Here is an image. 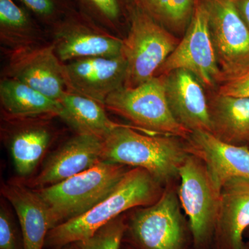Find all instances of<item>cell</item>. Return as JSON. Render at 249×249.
<instances>
[{
  "mask_svg": "<svg viewBox=\"0 0 249 249\" xmlns=\"http://www.w3.org/2000/svg\"><path fill=\"white\" fill-rule=\"evenodd\" d=\"M246 232H247V233H248L249 235V229H248V230H247V231Z\"/></svg>",
  "mask_w": 249,
  "mask_h": 249,
  "instance_id": "32",
  "label": "cell"
},
{
  "mask_svg": "<svg viewBox=\"0 0 249 249\" xmlns=\"http://www.w3.org/2000/svg\"><path fill=\"white\" fill-rule=\"evenodd\" d=\"M208 101L211 134L228 143L247 145L249 140V98L215 93Z\"/></svg>",
  "mask_w": 249,
  "mask_h": 249,
  "instance_id": "21",
  "label": "cell"
},
{
  "mask_svg": "<svg viewBox=\"0 0 249 249\" xmlns=\"http://www.w3.org/2000/svg\"><path fill=\"white\" fill-rule=\"evenodd\" d=\"M127 229V222L120 215L101 227L86 240L73 244L74 249H119Z\"/></svg>",
  "mask_w": 249,
  "mask_h": 249,
  "instance_id": "25",
  "label": "cell"
},
{
  "mask_svg": "<svg viewBox=\"0 0 249 249\" xmlns=\"http://www.w3.org/2000/svg\"><path fill=\"white\" fill-rule=\"evenodd\" d=\"M188 153L200 159L219 190L233 178L249 179V147L219 140L205 131H193L186 139Z\"/></svg>",
  "mask_w": 249,
  "mask_h": 249,
  "instance_id": "13",
  "label": "cell"
},
{
  "mask_svg": "<svg viewBox=\"0 0 249 249\" xmlns=\"http://www.w3.org/2000/svg\"><path fill=\"white\" fill-rule=\"evenodd\" d=\"M188 231L178 194L168 186L153 204L134 213L125 234L137 249H188Z\"/></svg>",
  "mask_w": 249,
  "mask_h": 249,
  "instance_id": "7",
  "label": "cell"
},
{
  "mask_svg": "<svg viewBox=\"0 0 249 249\" xmlns=\"http://www.w3.org/2000/svg\"><path fill=\"white\" fill-rule=\"evenodd\" d=\"M104 106L150 134L186 140L192 132L178 124L170 111L163 76L153 77L136 88L122 87L109 95Z\"/></svg>",
  "mask_w": 249,
  "mask_h": 249,
  "instance_id": "5",
  "label": "cell"
},
{
  "mask_svg": "<svg viewBox=\"0 0 249 249\" xmlns=\"http://www.w3.org/2000/svg\"><path fill=\"white\" fill-rule=\"evenodd\" d=\"M0 103L5 120L59 117L62 111L59 101L9 78L0 80Z\"/></svg>",
  "mask_w": 249,
  "mask_h": 249,
  "instance_id": "20",
  "label": "cell"
},
{
  "mask_svg": "<svg viewBox=\"0 0 249 249\" xmlns=\"http://www.w3.org/2000/svg\"><path fill=\"white\" fill-rule=\"evenodd\" d=\"M249 229V179L233 178L221 189L213 242L215 249H244Z\"/></svg>",
  "mask_w": 249,
  "mask_h": 249,
  "instance_id": "16",
  "label": "cell"
},
{
  "mask_svg": "<svg viewBox=\"0 0 249 249\" xmlns=\"http://www.w3.org/2000/svg\"><path fill=\"white\" fill-rule=\"evenodd\" d=\"M48 30L76 9L73 0H16Z\"/></svg>",
  "mask_w": 249,
  "mask_h": 249,
  "instance_id": "24",
  "label": "cell"
},
{
  "mask_svg": "<svg viewBox=\"0 0 249 249\" xmlns=\"http://www.w3.org/2000/svg\"><path fill=\"white\" fill-rule=\"evenodd\" d=\"M246 249L245 247V249Z\"/></svg>",
  "mask_w": 249,
  "mask_h": 249,
  "instance_id": "33",
  "label": "cell"
},
{
  "mask_svg": "<svg viewBox=\"0 0 249 249\" xmlns=\"http://www.w3.org/2000/svg\"><path fill=\"white\" fill-rule=\"evenodd\" d=\"M162 186L147 170L129 169L106 199L84 214L51 229L45 245L58 249L89 238L127 210L153 204L163 193Z\"/></svg>",
  "mask_w": 249,
  "mask_h": 249,
  "instance_id": "1",
  "label": "cell"
},
{
  "mask_svg": "<svg viewBox=\"0 0 249 249\" xmlns=\"http://www.w3.org/2000/svg\"><path fill=\"white\" fill-rule=\"evenodd\" d=\"M5 55L1 78L18 80L55 101L67 92L65 66L52 42Z\"/></svg>",
  "mask_w": 249,
  "mask_h": 249,
  "instance_id": "11",
  "label": "cell"
},
{
  "mask_svg": "<svg viewBox=\"0 0 249 249\" xmlns=\"http://www.w3.org/2000/svg\"><path fill=\"white\" fill-rule=\"evenodd\" d=\"M180 40L136 5L121 55L127 62L124 87L133 88L155 76Z\"/></svg>",
  "mask_w": 249,
  "mask_h": 249,
  "instance_id": "4",
  "label": "cell"
},
{
  "mask_svg": "<svg viewBox=\"0 0 249 249\" xmlns=\"http://www.w3.org/2000/svg\"><path fill=\"white\" fill-rule=\"evenodd\" d=\"M1 194L17 213L23 249H43L49 231L48 211L38 193L24 183L14 181L3 185Z\"/></svg>",
  "mask_w": 249,
  "mask_h": 249,
  "instance_id": "18",
  "label": "cell"
},
{
  "mask_svg": "<svg viewBox=\"0 0 249 249\" xmlns=\"http://www.w3.org/2000/svg\"><path fill=\"white\" fill-rule=\"evenodd\" d=\"M59 102L62 106L59 118L76 134L104 139L124 124L111 120L103 105L81 95L67 91Z\"/></svg>",
  "mask_w": 249,
  "mask_h": 249,
  "instance_id": "22",
  "label": "cell"
},
{
  "mask_svg": "<svg viewBox=\"0 0 249 249\" xmlns=\"http://www.w3.org/2000/svg\"><path fill=\"white\" fill-rule=\"evenodd\" d=\"M223 83L249 71V29L234 0H202Z\"/></svg>",
  "mask_w": 249,
  "mask_h": 249,
  "instance_id": "9",
  "label": "cell"
},
{
  "mask_svg": "<svg viewBox=\"0 0 249 249\" xmlns=\"http://www.w3.org/2000/svg\"><path fill=\"white\" fill-rule=\"evenodd\" d=\"M134 2L156 22L172 29L173 0H134Z\"/></svg>",
  "mask_w": 249,
  "mask_h": 249,
  "instance_id": "26",
  "label": "cell"
},
{
  "mask_svg": "<svg viewBox=\"0 0 249 249\" xmlns=\"http://www.w3.org/2000/svg\"><path fill=\"white\" fill-rule=\"evenodd\" d=\"M182 140L124 124L103 139V161L142 168L163 186L178 178L189 155Z\"/></svg>",
  "mask_w": 249,
  "mask_h": 249,
  "instance_id": "2",
  "label": "cell"
},
{
  "mask_svg": "<svg viewBox=\"0 0 249 249\" xmlns=\"http://www.w3.org/2000/svg\"><path fill=\"white\" fill-rule=\"evenodd\" d=\"M52 118L6 120V138L18 175H30L53 140L54 131L49 121Z\"/></svg>",
  "mask_w": 249,
  "mask_h": 249,
  "instance_id": "17",
  "label": "cell"
},
{
  "mask_svg": "<svg viewBox=\"0 0 249 249\" xmlns=\"http://www.w3.org/2000/svg\"><path fill=\"white\" fill-rule=\"evenodd\" d=\"M161 76L168 106L178 124L191 132L211 133L209 101L199 80L184 70H174Z\"/></svg>",
  "mask_w": 249,
  "mask_h": 249,
  "instance_id": "15",
  "label": "cell"
},
{
  "mask_svg": "<svg viewBox=\"0 0 249 249\" xmlns=\"http://www.w3.org/2000/svg\"></svg>",
  "mask_w": 249,
  "mask_h": 249,
  "instance_id": "34",
  "label": "cell"
},
{
  "mask_svg": "<svg viewBox=\"0 0 249 249\" xmlns=\"http://www.w3.org/2000/svg\"><path fill=\"white\" fill-rule=\"evenodd\" d=\"M245 248L249 249V242H247V243H245Z\"/></svg>",
  "mask_w": 249,
  "mask_h": 249,
  "instance_id": "30",
  "label": "cell"
},
{
  "mask_svg": "<svg viewBox=\"0 0 249 249\" xmlns=\"http://www.w3.org/2000/svg\"><path fill=\"white\" fill-rule=\"evenodd\" d=\"M47 31L57 56L64 64L93 57L114 58L121 54L123 38L77 8Z\"/></svg>",
  "mask_w": 249,
  "mask_h": 249,
  "instance_id": "10",
  "label": "cell"
},
{
  "mask_svg": "<svg viewBox=\"0 0 249 249\" xmlns=\"http://www.w3.org/2000/svg\"><path fill=\"white\" fill-rule=\"evenodd\" d=\"M103 139L76 134L52 154L30 186H52L83 173L103 161Z\"/></svg>",
  "mask_w": 249,
  "mask_h": 249,
  "instance_id": "14",
  "label": "cell"
},
{
  "mask_svg": "<svg viewBox=\"0 0 249 249\" xmlns=\"http://www.w3.org/2000/svg\"><path fill=\"white\" fill-rule=\"evenodd\" d=\"M77 9L117 36L124 22L129 24L134 0H73Z\"/></svg>",
  "mask_w": 249,
  "mask_h": 249,
  "instance_id": "23",
  "label": "cell"
},
{
  "mask_svg": "<svg viewBox=\"0 0 249 249\" xmlns=\"http://www.w3.org/2000/svg\"><path fill=\"white\" fill-rule=\"evenodd\" d=\"M176 70L191 72L208 89H213L223 83L210 32L209 14L202 0L196 1L182 40L159 69L155 76Z\"/></svg>",
  "mask_w": 249,
  "mask_h": 249,
  "instance_id": "8",
  "label": "cell"
},
{
  "mask_svg": "<svg viewBox=\"0 0 249 249\" xmlns=\"http://www.w3.org/2000/svg\"><path fill=\"white\" fill-rule=\"evenodd\" d=\"M236 8L249 29V0H234Z\"/></svg>",
  "mask_w": 249,
  "mask_h": 249,
  "instance_id": "29",
  "label": "cell"
},
{
  "mask_svg": "<svg viewBox=\"0 0 249 249\" xmlns=\"http://www.w3.org/2000/svg\"><path fill=\"white\" fill-rule=\"evenodd\" d=\"M224 96L249 98V71L219 85L217 92Z\"/></svg>",
  "mask_w": 249,
  "mask_h": 249,
  "instance_id": "28",
  "label": "cell"
},
{
  "mask_svg": "<svg viewBox=\"0 0 249 249\" xmlns=\"http://www.w3.org/2000/svg\"><path fill=\"white\" fill-rule=\"evenodd\" d=\"M48 31L16 0H0V43L4 54L45 45Z\"/></svg>",
  "mask_w": 249,
  "mask_h": 249,
  "instance_id": "19",
  "label": "cell"
},
{
  "mask_svg": "<svg viewBox=\"0 0 249 249\" xmlns=\"http://www.w3.org/2000/svg\"><path fill=\"white\" fill-rule=\"evenodd\" d=\"M0 249H19L17 231L4 208L0 211Z\"/></svg>",
  "mask_w": 249,
  "mask_h": 249,
  "instance_id": "27",
  "label": "cell"
},
{
  "mask_svg": "<svg viewBox=\"0 0 249 249\" xmlns=\"http://www.w3.org/2000/svg\"><path fill=\"white\" fill-rule=\"evenodd\" d=\"M247 146H248L249 147V140L248 142H247Z\"/></svg>",
  "mask_w": 249,
  "mask_h": 249,
  "instance_id": "31",
  "label": "cell"
},
{
  "mask_svg": "<svg viewBox=\"0 0 249 249\" xmlns=\"http://www.w3.org/2000/svg\"><path fill=\"white\" fill-rule=\"evenodd\" d=\"M64 66L67 91L91 98L103 106L109 95L124 86L127 62L121 54L114 58L78 59Z\"/></svg>",
  "mask_w": 249,
  "mask_h": 249,
  "instance_id": "12",
  "label": "cell"
},
{
  "mask_svg": "<svg viewBox=\"0 0 249 249\" xmlns=\"http://www.w3.org/2000/svg\"><path fill=\"white\" fill-rule=\"evenodd\" d=\"M178 178V199L189 219L193 247L206 249L213 242L221 190L214 185L204 162L191 154L180 167Z\"/></svg>",
  "mask_w": 249,
  "mask_h": 249,
  "instance_id": "6",
  "label": "cell"
},
{
  "mask_svg": "<svg viewBox=\"0 0 249 249\" xmlns=\"http://www.w3.org/2000/svg\"><path fill=\"white\" fill-rule=\"evenodd\" d=\"M129 170L126 165L101 161L61 182L36 190L47 206L49 231L106 199Z\"/></svg>",
  "mask_w": 249,
  "mask_h": 249,
  "instance_id": "3",
  "label": "cell"
}]
</instances>
